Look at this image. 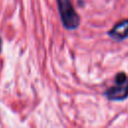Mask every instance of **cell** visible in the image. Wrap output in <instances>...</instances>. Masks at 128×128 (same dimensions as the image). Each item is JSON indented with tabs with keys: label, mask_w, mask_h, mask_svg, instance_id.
Here are the masks:
<instances>
[{
	"label": "cell",
	"mask_w": 128,
	"mask_h": 128,
	"mask_svg": "<svg viewBox=\"0 0 128 128\" xmlns=\"http://www.w3.org/2000/svg\"><path fill=\"white\" fill-rule=\"evenodd\" d=\"M103 95L111 101H122L128 97V75L118 72L114 78V85L103 92Z\"/></svg>",
	"instance_id": "obj_2"
},
{
	"label": "cell",
	"mask_w": 128,
	"mask_h": 128,
	"mask_svg": "<svg viewBox=\"0 0 128 128\" xmlns=\"http://www.w3.org/2000/svg\"><path fill=\"white\" fill-rule=\"evenodd\" d=\"M1 51H2V39L0 38V53H1Z\"/></svg>",
	"instance_id": "obj_4"
},
{
	"label": "cell",
	"mask_w": 128,
	"mask_h": 128,
	"mask_svg": "<svg viewBox=\"0 0 128 128\" xmlns=\"http://www.w3.org/2000/svg\"><path fill=\"white\" fill-rule=\"evenodd\" d=\"M58 11L63 26L67 30H75L80 25V17L75 11L71 0H57Z\"/></svg>",
	"instance_id": "obj_1"
},
{
	"label": "cell",
	"mask_w": 128,
	"mask_h": 128,
	"mask_svg": "<svg viewBox=\"0 0 128 128\" xmlns=\"http://www.w3.org/2000/svg\"><path fill=\"white\" fill-rule=\"evenodd\" d=\"M107 35L115 40V41H122L128 37V19L121 20L117 22L112 29L107 32Z\"/></svg>",
	"instance_id": "obj_3"
}]
</instances>
